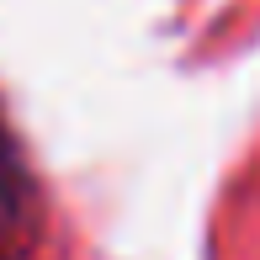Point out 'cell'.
I'll return each instance as SVG.
<instances>
[{
	"instance_id": "obj_1",
	"label": "cell",
	"mask_w": 260,
	"mask_h": 260,
	"mask_svg": "<svg viewBox=\"0 0 260 260\" xmlns=\"http://www.w3.org/2000/svg\"><path fill=\"white\" fill-rule=\"evenodd\" d=\"M32 229V181L21 170V154L0 122V255H11Z\"/></svg>"
}]
</instances>
